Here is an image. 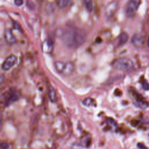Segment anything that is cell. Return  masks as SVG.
Here are the masks:
<instances>
[{"mask_svg":"<svg viewBox=\"0 0 149 149\" xmlns=\"http://www.w3.org/2000/svg\"><path fill=\"white\" fill-rule=\"evenodd\" d=\"M17 61V58L15 55H9L3 62L1 68L2 70L5 71L9 70L12 68H13L15 65Z\"/></svg>","mask_w":149,"mask_h":149,"instance_id":"277c9868","label":"cell"},{"mask_svg":"<svg viewBox=\"0 0 149 149\" xmlns=\"http://www.w3.org/2000/svg\"><path fill=\"white\" fill-rule=\"evenodd\" d=\"M137 147L139 148V149H149L144 144L141 143H139L137 144Z\"/></svg>","mask_w":149,"mask_h":149,"instance_id":"ac0fdd59","label":"cell"},{"mask_svg":"<svg viewBox=\"0 0 149 149\" xmlns=\"http://www.w3.org/2000/svg\"><path fill=\"white\" fill-rule=\"evenodd\" d=\"M139 3L140 2L136 0H130L128 1L125 9L126 15L129 17H131L134 15L138 9Z\"/></svg>","mask_w":149,"mask_h":149,"instance_id":"5b68a950","label":"cell"},{"mask_svg":"<svg viewBox=\"0 0 149 149\" xmlns=\"http://www.w3.org/2000/svg\"><path fill=\"white\" fill-rule=\"evenodd\" d=\"M9 147V144L6 142H2L0 143V148L1 149H7Z\"/></svg>","mask_w":149,"mask_h":149,"instance_id":"e0dca14e","label":"cell"},{"mask_svg":"<svg viewBox=\"0 0 149 149\" xmlns=\"http://www.w3.org/2000/svg\"><path fill=\"white\" fill-rule=\"evenodd\" d=\"M17 98H18L17 93L16 91H12L10 93V95H9V96L8 102H12L15 101Z\"/></svg>","mask_w":149,"mask_h":149,"instance_id":"5bb4252c","label":"cell"},{"mask_svg":"<svg viewBox=\"0 0 149 149\" xmlns=\"http://www.w3.org/2000/svg\"><path fill=\"white\" fill-rule=\"evenodd\" d=\"M71 3H72V1L69 0H60L58 1V5L61 8H66L69 5H70Z\"/></svg>","mask_w":149,"mask_h":149,"instance_id":"7c38bea8","label":"cell"},{"mask_svg":"<svg viewBox=\"0 0 149 149\" xmlns=\"http://www.w3.org/2000/svg\"><path fill=\"white\" fill-rule=\"evenodd\" d=\"M112 66L116 69L129 71L133 69L134 63L129 58H120L115 59L112 62Z\"/></svg>","mask_w":149,"mask_h":149,"instance_id":"3957f363","label":"cell"},{"mask_svg":"<svg viewBox=\"0 0 149 149\" xmlns=\"http://www.w3.org/2000/svg\"><path fill=\"white\" fill-rule=\"evenodd\" d=\"M2 45V40L0 39V49H1V48Z\"/></svg>","mask_w":149,"mask_h":149,"instance_id":"603a6c76","label":"cell"},{"mask_svg":"<svg viewBox=\"0 0 149 149\" xmlns=\"http://www.w3.org/2000/svg\"><path fill=\"white\" fill-rule=\"evenodd\" d=\"M86 8L88 12H91L93 10V2L90 0H85L84 1Z\"/></svg>","mask_w":149,"mask_h":149,"instance_id":"4fadbf2b","label":"cell"},{"mask_svg":"<svg viewBox=\"0 0 149 149\" xmlns=\"http://www.w3.org/2000/svg\"><path fill=\"white\" fill-rule=\"evenodd\" d=\"M93 101L94 100L91 98H87L83 101V104L86 106H90L93 104Z\"/></svg>","mask_w":149,"mask_h":149,"instance_id":"2e32d148","label":"cell"},{"mask_svg":"<svg viewBox=\"0 0 149 149\" xmlns=\"http://www.w3.org/2000/svg\"><path fill=\"white\" fill-rule=\"evenodd\" d=\"M118 1H113L111 2L106 8V15L108 17L112 16L117 10L118 8Z\"/></svg>","mask_w":149,"mask_h":149,"instance_id":"ba28073f","label":"cell"},{"mask_svg":"<svg viewBox=\"0 0 149 149\" xmlns=\"http://www.w3.org/2000/svg\"><path fill=\"white\" fill-rule=\"evenodd\" d=\"M14 3L17 6H20V5H22L23 4V1L22 0H15L14 1Z\"/></svg>","mask_w":149,"mask_h":149,"instance_id":"d6986e66","label":"cell"},{"mask_svg":"<svg viewBox=\"0 0 149 149\" xmlns=\"http://www.w3.org/2000/svg\"><path fill=\"white\" fill-rule=\"evenodd\" d=\"M3 36L5 41L8 44L12 45L16 42V38L10 29H6L4 31Z\"/></svg>","mask_w":149,"mask_h":149,"instance_id":"52a82bcc","label":"cell"},{"mask_svg":"<svg viewBox=\"0 0 149 149\" xmlns=\"http://www.w3.org/2000/svg\"><path fill=\"white\" fill-rule=\"evenodd\" d=\"M54 67L59 74L63 76H69L74 71V64L71 61H57L54 62Z\"/></svg>","mask_w":149,"mask_h":149,"instance_id":"7a4b0ae2","label":"cell"},{"mask_svg":"<svg viewBox=\"0 0 149 149\" xmlns=\"http://www.w3.org/2000/svg\"><path fill=\"white\" fill-rule=\"evenodd\" d=\"M48 97L49 98V100L52 102H55L57 101V96H56V91L54 89V88L50 86L48 88Z\"/></svg>","mask_w":149,"mask_h":149,"instance_id":"30bf717a","label":"cell"},{"mask_svg":"<svg viewBox=\"0 0 149 149\" xmlns=\"http://www.w3.org/2000/svg\"><path fill=\"white\" fill-rule=\"evenodd\" d=\"M86 39V31L79 27L70 26L66 27L62 34L64 44L70 48H76L81 45Z\"/></svg>","mask_w":149,"mask_h":149,"instance_id":"6da1fadb","label":"cell"},{"mask_svg":"<svg viewBox=\"0 0 149 149\" xmlns=\"http://www.w3.org/2000/svg\"><path fill=\"white\" fill-rule=\"evenodd\" d=\"M140 82L141 83L142 87L145 90H149V83L146 80L145 78H141L140 80Z\"/></svg>","mask_w":149,"mask_h":149,"instance_id":"9a60e30c","label":"cell"},{"mask_svg":"<svg viewBox=\"0 0 149 149\" xmlns=\"http://www.w3.org/2000/svg\"><path fill=\"white\" fill-rule=\"evenodd\" d=\"M5 79V76L3 74H0V85L3 83Z\"/></svg>","mask_w":149,"mask_h":149,"instance_id":"44dd1931","label":"cell"},{"mask_svg":"<svg viewBox=\"0 0 149 149\" xmlns=\"http://www.w3.org/2000/svg\"><path fill=\"white\" fill-rule=\"evenodd\" d=\"M2 116L1 113L0 112V131L2 128Z\"/></svg>","mask_w":149,"mask_h":149,"instance_id":"7402d4cb","label":"cell"},{"mask_svg":"<svg viewBox=\"0 0 149 149\" xmlns=\"http://www.w3.org/2000/svg\"><path fill=\"white\" fill-rule=\"evenodd\" d=\"M131 41L135 47L140 48L143 47L144 44V38L141 34L136 33L132 37Z\"/></svg>","mask_w":149,"mask_h":149,"instance_id":"8992f818","label":"cell"},{"mask_svg":"<svg viewBox=\"0 0 149 149\" xmlns=\"http://www.w3.org/2000/svg\"><path fill=\"white\" fill-rule=\"evenodd\" d=\"M138 123H139V122L137 120H132L131 122V124L133 126H136L138 125Z\"/></svg>","mask_w":149,"mask_h":149,"instance_id":"ffe728a7","label":"cell"},{"mask_svg":"<svg viewBox=\"0 0 149 149\" xmlns=\"http://www.w3.org/2000/svg\"><path fill=\"white\" fill-rule=\"evenodd\" d=\"M128 38H129V36L127 33L126 32L122 33L118 37V44L119 45L124 44L127 42V41L128 40Z\"/></svg>","mask_w":149,"mask_h":149,"instance_id":"8fae6325","label":"cell"},{"mask_svg":"<svg viewBox=\"0 0 149 149\" xmlns=\"http://www.w3.org/2000/svg\"><path fill=\"white\" fill-rule=\"evenodd\" d=\"M133 98L134 100V103L136 105L140 108H146L148 106V103L144 101L143 97L141 95L137 94L136 92H133Z\"/></svg>","mask_w":149,"mask_h":149,"instance_id":"9c48e42d","label":"cell"}]
</instances>
